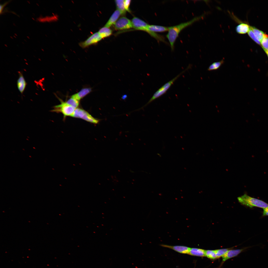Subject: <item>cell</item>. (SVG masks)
Segmentation results:
<instances>
[{"mask_svg": "<svg viewBox=\"0 0 268 268\" xmlns=\"http://www.w3.org/2000/svg\"><path fill=\"white\" fill-rule=\"evenodd\" d=\"M201 18V17H196L188 22L168 27V30L166 37L169 41L172 51L174 50L175 43L180 32L185 28L200 19Z\"/></svg>", "mask_w": 268, "mask_h": 268, "instance_id": "obj_1", "label": "cell"}, {"mask_svg": "<svg viewBox=\"0 0 268 268\" xmlns=\"http://www.w3.org/2000/svg\"><path fill=\"white\" fill-rule=\"evenodd\" d=\"M191 65H189L183 71L181 72L173 79L164 85L155 93L151 99L145 105L142 107L138 109L135 110V111H138L143 109L144 107L146 106L154 100L157 99L159 98L165 94L170 88L171 86L173 84L174 82L182 74L184 73L188 69H190L191 67Z\"/></svg>", "mask_w": 268, "mask_h": 268, "instance_id": "obj_2", "label": "cell"}, {"mask_svg": "<svg viewBox=\"0 0 268 268\" xmlns=\"http://www.w3.org/2000/svg\"><path fill=\"white\" fill-rule=\"evenodd\" d=\"M242 204L250 208L254 207L264 209L268 207V204L262 200L251 197L246 194L238 198Z\"/></svg>", "mask_w": 268, "mask_h": 268, "instance_id": "obj_3", "label": "cell"}, {"mask_svg": "<svg viewBox=\"0 0 268 268\" xmlns=\"http://www.w3.org/2000/svg\"><path fill=\"white\" fill-rule=\"evenodd\" d=\"M58 99L61 102L60 104L54 106L51 111L61 113L64 118L67 116L72 117L76 108L68 104L66 101H64L59 98Z\"/></svg>", "mask_w": 268, "mask_h": 268, "instance_id": "obj_4", "label": "cell"}, {"mask_svg": "<svg viewBox=\"0 0 268 268\" xmlns=\"http://www.w3.org/2000/svg\"><path fill=\"white\" fill-rule=\"evenodd\" d=\"M72 117L81 119L94 124H98L100 121V120L93 117L85 110L78 108L76 109Z\"/></svg>", "mask_w": 268, "mask_h": 268, "instance_id": "obj_5", "label": "cell"}, {"mask_svg": "<svg viewBox=\"0 0 268 268\" xmlns=\"http://www.w3.org/2000/svg\"><path fill=\"white\" fill-rule=\"evenodd\" d=\"M147 29L148 33L157 41H161L163 40V36L155 32H163L168 31V27L161 26L149 25Z\"/></svg>", "mask_w": 268, "mask_h": 268, "instance_id": "obj_6", "label": "cell"}, {"mask_svg": "<svg viewBox=\"0 0 268 268\" xmlns=\"http://www.w3.org/2000/svg\"><path fill=\"white\" fill-rule=\"evenodd\" d=\"M115 29L118 30H124L133 28L131 21L125 16L120 18L114 24Z\"/></svg>", "mask_w": 268, "mask_h": 268, "instance_id": "obj_7", "label": "cell"}, {"mask_svg": "<svg viewBox=\"0 0 268 268\" xmlns=\"http://www.w3.org/2000/svg\"><path fill=\"white\" fill-rule=\"evenodd\" d=\"M102 39L98 32H96L91 35L84 41L80 42L79 45L82 48H85L97 43Z\"/></svg>", "mask_w": 268, "mask_h": 268, "instance_id": "obj_8", "label": "cell"}, {"mask_svg": "<svg viewBox=\"0 0 268 268\" xmlns=\"http://www.w3.org/2000/svg\"><path fill=\"white\" fill-rule=\"evenodd\" d=\"M131 21L134 28L148 33L147 28L149 25L145 22L136 17H133Z\"/></svg>", "mask_w": 268, "mask_h": 268, "instance_id": "obj_9", "label": "cell"}, {"mask_svg": "<svg viewBox=\"0 0 268 268\" xmlns=\"http://www.w3.org/2000/svg\"><path fill=\"white\" fill-rule=\"evenodd\" d=\"M231 16L235 22L239 23L235 28L236 32L239 34H244L248 33L250 29V26L247 24L241 22L233 14H231Z\"/></svg>", "mask_w": 268, "mask_h": 268, "instance_id": "obj_10", "label": "cell"}, {"mask_svg": "<svg viewBox=\"0 0 268 268\" xmlns=\"http://www.w3.org/2000/svg\"><path fill=\"white\" fill-rule=\"evenodd\" d=\"M251 247H246L240 249L229 250L222 257V264H223L225 261L228 259L236 256L244 250Z\"/></svg>", "mask_w": 268, "mask_h": 268, "instance_id": "obj_11", "label": "cell"}, {"mask_svg": "<svg viewBox=\"0 0 268 268\" xmlns=\"http://www.w3.org/2000/svg\"><path fill=\"white\" fill-rule=\"evenodd\" d=\"M160 246L162 247L168 248L174 251L183 254H188L191 248L187 246L181 245L171 246L168 245L161 244Z\"/></svg>", "mask_w": 268, "mask_h": 268, "instance_id": "obj_12", "label": "cell"}, {"mask_svg": "<svg viewBox=\"0 0 268 268\" xmlns=\"http://www.w3.org/2000/svg\"><path fill=\"white\" fill-rule=\"evenodd\" d=\"M18 73L19 77L17 81V86L19 91L22 94L25 89L27 84L22 73L20 72H19Z\"/></svg>", "mask_w": 268, "mask_h": 268, "instance_id": "obj_13", "label": "cell"}, {"mask_svg": "<svg viewBox=\"0 0 268 268\" xmlns=\"http://www.w3.org/2000/svg\"><path fill=\"white\" fill-rule=\"evenodd\" d=\"M92 91V89L90 87H86L83 88L79 92L72 95L71 97L80 101L90 93Z\"/></svg>", "mask_w": 268, "mask_h": 268, "instance_id": "obj_14", "label": "cell"}, {"mask_svg": "<svg viewBox=\"0 0 268 268\" xmlns=\"http://www.w3.org/2000/svg\"><path fill=\"white\" fill-rule=\"evenodd\" d=\"M122 13L120 11L117 9L113 13L104 26L109 27L114 25L119 19Z\"/></svg>", "mask_w": 268, "mask_h": 268, "instance_id": "obj_15", "label": "cell"}, {"mask_svg": "<svg viewBox=\"0 0 268 268\" xmlns=\"http://www.w3.org/2000/svg\"><path fill=\"white\" fill-rule=\"evenodd\" d=\"M205 250L197 248H191L189 255L193 256L200 257L205 256Z\"/></svg>", "mask_w": 268, "mask_h": 268, "instance_id": "obj_16", "label": "cell"}, {"mask_svg": "<svg viewBox=\"0 0 268 268\" xmlns=\"http://www.w3.org/2000/svg\"><path fill=\"white\" fill-rule=\"evenodd\" d=\"M98 32L103 38L110 36L112 34V31L109 28L104 26L101 28Z\"/></svg>", "mask_w": 268, "mask_h": 268, "instance_id": "obj_17", "label": "cell"}, {"mask_svg": "<svg viewBox=\"0 0 268 268\" xmlns=\"http://www.w3.org/2000/svg\"><path fill=\"white\" fill-rule=\"evenodd\" d=\"M250 27L260 42L267 35L263 31L257 29L255 27L250 26Z\"/></svg>", "mask_w": 268, "mask_h": 268, "instance_id": "obj_18", "label": "cell"}, {"mask_svg": "<svg viewBox=\"0 0 268 268\" xmlns=\"http://www.w3.org/2000/svg\"><path fill=\"white\" fill-rule=\"evenodd\" d=\"M117 9L120 11L122 14L124 15L126 12L124 6V0H115Z\"/></svg>", "mask_w": 268, "mask_h": 268, "instance_id": "obj_19", "label": "cell"}, {"mask_svg": "<svg viewBox=\"0 0 268 268\" xmlns=\"http://www.w3.org/2000/svg\"><path fill=\"white\" fill-rule=\"evenodd\" d=\"M224 60L222 59L220 61L214 62L209 66L207 70L210 71L217 70L224 63Z\"/></svg>", "mask_w": 268, "mask_h": 268, "instance_id": "obj_20", "label": "cell"}, {"mask_svg": "<svg viewBox=\"0 0 268 268\" xmlns=\"http://www.w3.org/2000/svg\"><path fill=\"white\" fill-rule=\"evenodd\" d=\"M261 44L264 50L267 54L268 52V36L267 34L260 41Z\"/></svg>", "mask_w": 268, "mask_h": 268, "instance_id": "obj_21", "label": "cell"}, {"mask_svg": "<svg viewBox=\"0 0 268 268\" xmlns=\"http://www.w3.org/2000/svg\"><path fill=\"white\" fill-rule=\"evenodd\" d=\"M66 101L68 104L75 108H77L79 104V101L71 97Z\"/></svg>", "mask_w": 268, "mask_h": 268, "instance_id": "obj_22", "label": "cell"}, {"mask_svg": "<svg viewBox=\"0 0 268 268\" xmlns=\"http://www.w3.org/2000/svg\"><path fill=\"white\" fill-rule=\"evenodd\" d=\"M205 256L210 259L214 260L217 259L214 250H205Z\"/></svg>", "mask_w": 268, "mask_h": 268, "instance_id": "obj_23", "label": "cell"}, {"mask_svg": "<svg viewBox=\"0 0 268 268\" xmlns=\"http://www.w3.org/2000/svg\"><path fill=\"white\" fill-rule=\"evenodd\" d=\"M229 250V249H222L214 250L217 258L222 257Z\"/></svg>", "mask_w": 268, "mask_h": 268, "instance_id": "obj_24", "label": "cell"}, {"mask_svg": "<svg viewBox=\"0 0 268 268\" xmlns=\"http://www.w3.org/2000/svg\"><path fill=\"white\" fill-rule=\"evenodd\" d=\"M248 34L249 36L257 43L259 45L261 44L260 41L250 27Z\"/></svg>", "mask_w": 268, "mask_h": 268, "instance_id": "obj_25", "label": "cell"}, {"mask_svg": "<svg viewBox=\"0 0 268 268\" xmlns=\"http://www.w3.org/2000/svg\"><path fill=\"white\" fill-rule=\"evenodd\" d=\"M131 0H124V6L125 9L126 11L128 12H130L129 8L130 6L131 3Z\"/></svg>", "mask_w": 268, "mask_h": 268, "instance_id": "obj_26", "label": "cell"}, {"mask_svg": "<svg viewBox=\"0 0 268 268\" xmlns=\"http://www.w3.org/2000/svg\"><path fill=\"white\" fill-rule=\"evenodd\" d=\"M11 1V0H9L5 2H4L2 4H0V14H2L3 11V8H4V6H5L7 4L10 2Z\"/></svg>", "mask_w": 268, "mask_h": 268, "instance_id": "obj_27", "label": "cell"}, {"mask_svg": "<svg viewBox=\"0 0 268 268\" xmlns=\"http://www.w3.org/2000/svg\"><path fill=\"white\" fill-rule=\"evenodd\" d=\"M263 216H268V207L263 209Z\"/></svg>", "mask_w": 268, "mask_h": 268, "instance_id": "obj_28", "label": "cell"}, {"mask_svg": "<svg viewBox=\"0 0 268 268\" xmlns=\"http://www.w3.org/2000/svg\"><path fill=\"white\" fill-rule=\"evenodd\" d=\"M127 97H128V96H127V95H126V94H124V95H123L122 96V97H121V99H122L123 100H125L126 99H127Z\"/></svg>", "mask_w": 268, "mask_h": 268, "instance_id": "obj_29", "label": "cell"}, {"mask_svg": "<svg viewBox=\"0 0 268 268\" xmlns=\"http://www.w3.org/2000/svg\"><path fill=\"white\" fill-rule=\"evenodd\" d=\"M268 58V52L266 54Z\"/></svg>", "mask_w": 268, "mask_h": 268, "instance_id": "obj_30", "label": "cell"}]
</instances>
